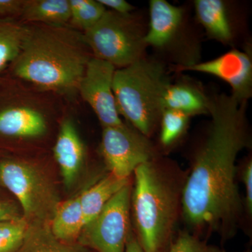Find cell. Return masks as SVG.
Returning a JSON list of instances; mask_svg holds the SVG:
<instances>
[{"label": "cell", "mask_w": 252, "mask_h": 252, "mask_svg": "<svg viewBox=\"0 0 252 252\" xmlns=\"http://www.w3.org/2000/svg\"><path fill=\"white\" fill-rule=\"evenodd\" d=\"M106 9L117 14H130L134 9L133 6L125 0H98Z\"/></svg>", "instance_id": "27"}, {"label": "cell", "mask_w": 252, "mask_h": 252, "mask_svg": "<svg viewBox=\"0 0 252 252\" xmlns=\"http://www.w3.org/2000/svg\"><path fill=\"white\" fill-rule=\"evenodd\" d=\"M58 96L13 78L0 83V137L36 140L48 133L50 119L60 110Z\"/></svg>", "instance_id": "5"}, {"label": "cell", "mask_w": 252, "mask_h": 252, "mask_svg": "<svg viewBox=\"0 0 252 252\" xmlns=\"http://www.w3.org/2000/svg\"><path fill=\"white\" fill-rule=\"evenodd\" d=\"M170 84L162 64L152 60L142 59L116 69L113 91L119 114L148 137L160 120Z\"/></svg>", "instance_id": "4"}, {"label": "cell", "mask_w": 252, "mask_h": 252, "mask_svg": "<svg viewBox=\"0 0 252 252\" xmlns=\"http://www.w3.org/2000/svg\"><path fill=\"white\" fill-rule=\"evenodd\" d=\"M242 178L245 184V209L249 215L252 213V160L247 162L245 168L242 172Z\"/></svg>", "instance_id": "26"}, {"label": "cell", "mask_w": 252, "mask_h": 252, "mask_svg": "<svg viewBox=\"0 0 252 252\" xmlns=\"http://www.w3.org/2000/svg\"><path fill=\"white\" fill-rule=\"evenodd\" d=\"M131 193L135 235L144 252H166L172 241L185 179L154 162L134 171Z\"/></svg>", "instance_id": "3"}, {"label": "cell", "mask_w": 252, "mask_h": 252, "mask_svg": "<svg viewBox=\"0 0 252 252\" xmlns=\"http://www.w3.org/2000/svg\"><path fill=\"white\" fill-rule=\"evenodd\" d=\"M209 107L210 98L199 88L188 82L170 84L164 94V110L178 111L190 117L208 114Z\"/></svg>", "instance_id": "14"}, {"label": "cell", "mask_w": 252, "mask_h": 252, "mask_svg": "<svg viewBox=\"0 0 252 252\" xmlns=\"http://www.w3.org/2000/svg\"><path fill=\"white\" fill-rule=\"evenodd\" d=\"M0 182L19 200L28 220L41 221L53 218L59 206L57 196L35 167L22 160H3Z\"/></svg>", "instance_id": "7"}, {"label": "cell", "mask_w": 252, "mask_h": 252, "mask_svg": "<svg viewBox=\"0 0 252 252\" xmlns=\"http://www.w3.org/2000/svg\"><path fill=\"white\" fill-rule=\"evenodd\" d=\"M28 25L21 51L8 68L9 77L37 90L72 98L92 57L84 34L69 26Z\"/></svg>", "instance_id": "2"}, {"label": "cell", "mask_w": 252, "mask_h": 252, "mask_svg": "<svg viewBox=\"0 0 252 252\" xmlns=\"http://www.w3.org/2000/svg\"><path fill=\"white\" fill-rule=\"evenodd\" d=\"M150 24L144 42L147 46L162 48L173 39L182 22L184 10L165 0H152L149 2Z\"/></svg>", "instance_id": "13"}, {"label": "cell", "mask_w": 252, "mask_h": 252, "mask_svg": "<svg viewBox=\"0 0 252 252\" xmlns=\"http://www.w3.org/2000/svg\"><path fill=\"white\" fill-rule=\"evenodd\" d=\"M21 252H77L64 245L49 232L36 231L29 234V231L21 247Z\"/></svg>", "instance_id": "23"}, {"label": "cell", "mask_w": 252, "mask_h": 252, "mask_svg": "<svg viewBox=\"0 0 252 252\" xmlns=\"http://www.w3.org/2000/svg\"><path fill=\"white\" fill-rule=\"evenodd\" d=\"M101 153L109 173L130 179L135 169L154 160V149L148 138L125 124L103 127Z\"/></svg>", "instance_id": "9"}, {"label": "cell", "mask_w": 252, "mask_h": 252, "mask_svg": "<svg viewBox=\"0 0 252 252\" xmlns=\"http://www.w3.org/2000/svg\"><path fill=\"white\" fill-rule=\"evenodd\" d=\"M197 18L208 35L216 40L228 43L233 39L226 6L220 0H195Z\"/></svg>", "instance_id": "17"}, {"label": "cell", "mask_w": 252, "mask_h": 252, "mask_svg": "<svg viewBox=\"0 0 252 252\" xmlns=\"http://www.w3.org/2000/svg\"><path fill=\"white\" fill-rule=\"evenodd\" d=\"M132 187L127 184L106 204L100 213L85 225L81 243L97 252H124L131 229Z\"/></svg>", "instance_id": "8"}, {"label": "cell", "mask_w": 252, "mask_h": 252, "mask_svg": "<svg viewBox=\"0 0 252 252\" xmlns=\"http://www.w3.org/2000/svg\"><path fill=\"white\" fill-rule=\"evenodd\" d=\"M166 252H225L215 245L200 240L197 235L188 232H181L172 240Z\"/></svg>", "instance_id": "24"}, {"label": "cell", "mask_w": 252, "mask_h": 252, "mask_svg": "<svg viewBox=\"0 0 252 252\" xmlns=\"http://www.w3.org/2000/svg\"><path fill=\"white\" fill-rule=\"evenodd\" d=\"M85 227L79 197L69 199L58 206L52 218L51 233L60 241L72 242Z\"/></svg>", "instance_id": "18"}, {"label": "cell", "mask_w": 252, "mask_h": 252, "mask_svg": "<svg viewBox=\"0 0 252 252\" xmlns=\"http://www.w3.org/2000/svg\"><path fill=\"white\" fill-rule=\"evenodd\" d=\"M71 17L69 25L85 32L99 22L107 9L98 0H69Z\"/></svg>", "instance_id": "20"}, {"label": "cell", "mask_w": 252, "mask_h": 252, "mask_svg": "<svg viewBox=\"0 0 252 252\" xmlns=\"http://www.w3.org/2000/svg\"><path fill=\"white\" fill-rule=\"evenodd\" d=\"M124 252H144L137 240L135 232L132 229H130L127 235Z\"/></svg>", "instance_id": "29"}, {"label": "cell", "mask_w": 252, "mask_h": 252, "mask_svg": "<svg viewBox=\"0 0 252 252\" xmlns=\"http://www.w3.org/2000/svg\"><path fill=\"white\" fill-rule=\"evenodd\" d=\"M185 70L210 74L229 84L231 95L238 102H247L252 92V61L250 51L233 49L217 59L189 64Z\"/></svg>", "instance_id": "11"}, {"label": "cell", "mask_w": 252, "mask_h": 252, "mask_svg": "<svg viewBox=\"0 0 252 252\" xmlns=\"http://www.w3.org/2000/svg\"><path fill=\"white\" fill-rule=\"evenodd\" d=\"M17 212L9 203L0 201V222L18 220Z\"/></svg>", "instance_id": "28"}, {"label": "cell", "mask_w": 252, "mask_h": 252, "mask_svg": "<svg viewBox=\"0 0 252 252\" xmlns=\"http://www.w3.org/2000/svg\"><path fill=\"white\" fill-rule=\"evenodd\" d=\"M246 104L226 94L210 98V131L182 190V211L188 224L218 232L223 240L233 236L243 212L235 180L237 158L250 144Z\"/></svg>", "instance_id": "1"}, {"label": "cell", "mask_w": 252, "mask_h": 252, "mask_svg": "<svg viewBox=\"0 0 252 252\" xmlns=\"http://www.w3.org/2000/svg\"><path fill=\"white\" fill-rule=\"evenodd\" d=\"M54 154L64 185L70 187L77 179L85 155L84 143L70 118L65 117L61 121Z\"/></svg>", "instance_id": "12"}, {"label": "cell", "mask_w": 252, "mask_h": 252, "mask_svg": "<svg viewBox=\"0 0 252 252\" xmlns=\"http://www.w3.org/2000/svg\"><path fill=\"white\" fill-rule=\"evenodd\" d=\"M26 220H16L0 222V252H15L24 243L28 233Z\"/></svg>", "instance_id": "22"}, {"label": "cell", "mask_w": 252, "mask_h": 252, "mask_svg": "<svg viewBox=\"0 0 252 252\" xmlns=\"http://www.w3.org/2000/svg\"><path fill=\"white\" fill-rule=\"evenodd\" d=\"M129 183L130 179L119 178L109 173L81 193L79 197L85 225L92 221L110 199Z\"/></svg>", "instance_id": "16"}, {"label": "cell", "mask_w": 252, "mask_h": 252, "mask_svg": "<svg viewBox=\"0 0 252 252\" xmlns=\"http://www.w3.org/2000/svg\"><path fill=\"white\" fill-rule=\"evenodd\" d=\"M24 0H0V21L20 19Z\"/></svg>", "instance_id": "25"}, {"label": "cell", "mask_w": 252, "mask_h": 252, "mask_svg": "<svg viewBox=\"0 0 252 252\" xmlns=\"http://www.w3.org/2000/svg\"><path fill=\"white\" fill-rule=\"evenodd\" d=\"M243 252H251L250 251V250H248V251Z\"/></svg>", "instance_id": "30"}, {"label": "cell", "mask_w": 252, "mask_h": 252, "mask_svg": "<svg viewBox=\"0 0 252 252\" xmlns=\"http://www.w3.org/2000/svg\"><path fill=\"white\" fill-rule=\"evenodd\" d=\"M28 25L20 20L0 21V83L4 73L17 57Z\"/></svg>", "instance_id": "19"}, {"label": "cell", "mask_w": 252, "mask_h": 252, "mask_svg": "<svg viewBox=\"0 0 252 252\" xmlns=\"http://www.w3.org/2000/svg\"><path fill=\"white\" fill-rule=\"evenodd\" d=\"M116 67L103 60L91 57L78 88V94L98 118L102 127L122 125L114 91Z\"/></svg>", "instance_id": "10"}, {"label": "cell", "mask_w": 252, "mask_h": 252, "mask_svg": "<svg viewBox=\"0 0 252 252\" xmlns=\"http://www.w3.org/2000/svg\"><path fill=\"white\" fill-rule=\"evenodd\" d=\"M83 34L93 57L115 67H126L143 59L144 35L130 14L107 9L99 22Z\"/></svg>", "instance_id": "6"}, {"label": "cell", "mask_w": 252, "mask_h": 252, "mask_svg": "<svg viewBox=\"0 0 252 252\" xmlns=\"http://www.w3.org/2000/svg\"><path fill=\"white\" fill-rule=\"evenodd\" d=\"M69 0H24L20 21L26 24L68 26Z\"/></svg>", "instance_id": "15"}, {"label": "cell", "mask_w": 252, "mask_h": 252, "mask_svg": "<svg viewBox=\"0 0 252 252\" xmlns=\"http://www.w3.org/2000/svg\"><path fill=\"white\" fill-rule=\"evenodd\" d=\"M189 116L178 111L165 109L160 117V140L162 145L169 147L179 140L187 130Z\"/></svg>", "instance_id": "21"}]
</instances>
